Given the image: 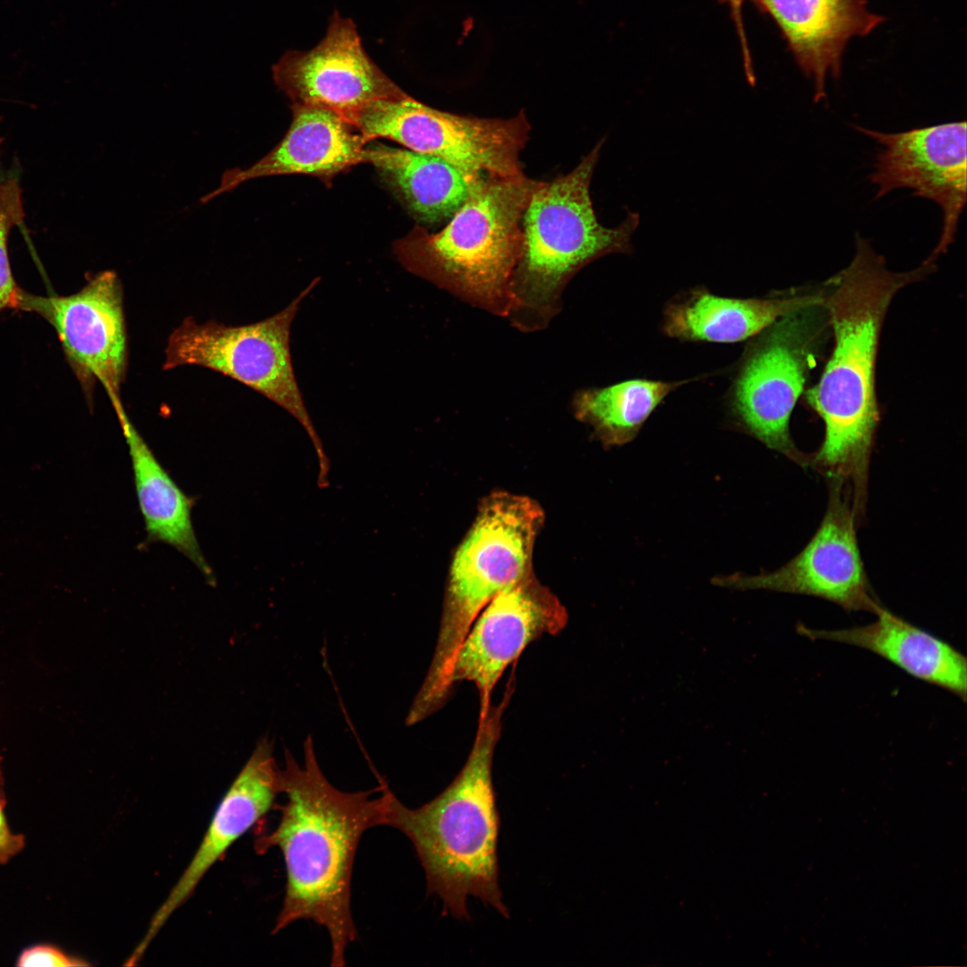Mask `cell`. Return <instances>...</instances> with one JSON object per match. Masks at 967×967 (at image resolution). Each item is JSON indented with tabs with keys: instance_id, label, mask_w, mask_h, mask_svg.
Here are the masks:
<instances>
[{
	"instance_id": "cell-4",
	"label": "cell",
	"mask_w": 967,
	"mask_h": 967,
	"mask_svg": "<svg viewBox=\"0 0 967 967\" xmlns=\"http://www.w3.org/2000/svg\"><path fill=\"white\" fill-rule=\"evenodd\" d=\"M537 180L477 176L439 232L415 226L393 244L409 272L495 315L514 306L512 278L523 248L522 218Z\"/></svg>"
},
{
	"instance_id": "cell-23",
	"label": "cell",
	"mask_w": 967,
	"mask_h": 967,
	"mask_svg": "<svg viewBox=\"0 0 967 967\" xmlns=\"http://www.w3.org/2000/svg\"><path fill=\"white\" fill-rule=\"evenodd\" d=\"M24 218L21 189L17 179L0 182V312L15 309L20 287L11 270L8 237L13 227Z\"/></svg>"
},
{
	"instance_id": "cell-20",
	"label": "cell",
	"mask_w": 967,
	"mask_h": 967,
	"mask_svg": "<svg viewBox=\"0 0 967 967\" xmlns=\"http://www.w3.org/2000/svg\"><path fill=\"white\" fill-rule=\"evenodd\" d=\"M132 461L136 494L150 541L162 542L189 559L209 580L213 572L193 526V502L162 466L124 407L116 411Z\"/></svg>"
},
{
	"instance_id": "cell-21",
	"label": "cell",
	"mask_w": 967,
	"mask_h": 967,
	"mask_svg": "<svg viewBox=\"0 0 967 967\" xmlns=\"http://www.w3.org/2000/svg\"><path fill=\"white\" fill-rule=\"evenodd\" d=\"M365 163L377 169L418 221L430 225L449 220L479 176L438 157L381 143L365 147Z\"/></svg>"
},
{
	"instance_id": "cell-8",
	"label": "cell",
	"mask_w": 967,
	"mask_h": 967,
	"mask_svg": "<svg viewBox=\"0 0 967 967\" xmlns=\"http://www.w3.org/2000/svg\"><path fill=\"white\" fill-rule=\"evenodd\" d=\"M318 282L319 278L312 280L282 311L254 323L227 326L184 319L168 338L163 369L205 367L244 384L287 410L310 437L320 466L318 484L325 487L329 462L304 405L290 352L291 324L302 301Z\"/></svg>"
},
{
	"instance_id": "cell-6",
	"label": "cell",
	"mask_w": 967,
	"mask_h": 967,
	"mask_svg": "<svg viewBox=\"0 0 967 967\" xmlns=\"http://www.w3.org/2000/svg\"><path fill=\"white\" fill-rule=\"evenodd\" d=\"M543 522V509L527 496L501 491L481 501L452 557L434 655L413 702L420 713H434L449 696L453 659L477 615L501 591L533 571Z\"/></svg>"
},
{
	"instance_id": "cell-1",
	"label": "cell",
	"mask_w": 967,
	"mask_h": 967,
	"mask_svg": "<svg viewBox=\"0 0 967 967\" xmlns=\"http://www.w3.org/2000/svg\"><path fill=\"white\" fill-rule=\"evenodd\" d=\"M924 261L904 272L887 269L869 240L857 235L851 263L824 284L823 306L834 347L818 381L806 391L825 424L824 440L809 466L851 491L854 509L865 511L868 471L879 409L876 364L882 326L895 295L933 272Z\"/></svg>"
},
{
	"instance_id": "cell-13",
	"label": "cell",
	"mask_w": 967,
	"mask_h": 967,
	"mask_svg": "<svg viewBox=\"0 0 967 967\" xmlns=\"http://www.w3.org/2000/svg\"><path fill=\"white\" fill-rule=\"evenodd\" d=\"M882 149L869 178L876 199L908 188L942 210L940 239L927 259L935 261L954 243L966 203V122H954L901 133H882L853 125Z\"/></svg>"
},
{
	"instance_id": "cell-9",
	"label": "cell",
	"mask_w": 967,
	"mask_h": 967,
	"mask_svg": "<svg viewBox=\"0 0 967 967\" xmlns=\"http://www.w3.org/2000/svg\"><path fill=\"white\" fill-rule=\"evenodd\" d=\"M347 120L369 141L385 138L442 158L464 173L523 175L519 160L531 126L524 111L510 118L460 116L426 106L407 94L374 100Z\"/></svg>"
},
{
	"instance_id": "cell-28",
	"label": "cell",
	"mask_w": 967,
	"mask_h": 967,
	"mask_svg": "<svg viewBox=\"0 0 967 967\" xmlns=\"http://www.w3.org/2000/svg\"><path fill=\"white\" fill-rule=\"evenodd\" d=\"M1 145H2V139L0 138V147H1Z\"/></svg>"
},
{
	"instance_id": "cell-12",
	"label": "cell",
	"mask_w": 967,
	"mask_h": 967,
	"mask_svg": "<svg viewBox=\"0 0 967 967\" xmlns=\"http://www.w3.org/2000/svg\"><path fill=\"white\" fill-rule=\"evenodd\" d=\"M568 621L566 608L535 576L525 575L495 595L477 615L453 659L449 686L475 684L479 717L488 711L491 696L506 668L533 641L556 635Z\"/></svg>"
},
{
	"instance_id": "cell-10",
	"label": "cell",
	"mask_w": 967,
	"mask_h": 967,
	"mask_svg": "<svg viewBox=\"0 0 967 967\" xmlns=\"http://www.w3.org/2000/svg\"><path fill=\"white\" fill-rule=\"evenodd\" d=\"M15 309L37 313L54 328L90 404L99 381L114 410L124 406L128 342L123 287L115 270L92 275L68 295H36L20 288Z\"/></svg>"
},
{
	"instance_id": "cell-19",
	"label": "cell",
	"mask_w": 967,
	"mask_h": 967,
	"mask_svg": "<svg viewBox=\"0 0 967 967\" xmlns=\"http://www.w3.org/2000/svg\"><path fill=\"white\" fill-rule=\"evenodd\" d=\"M875 614L877 620L865 626L826 630L800 624L797 631L810 639L834 641L871 651L912 677L966 701L967 661L962 653L883 606Z\"/></svg>"
},
{
	"instance_id": "cell-26",
	"label": "cell",
	"mask_w": 967,
	"mask_h": 967,
	"mask_svg": "<svg viewBox=\"0 0 967 967\" xmlns=\"http://www.w3.org/2000/svg\"><path fill=\"white\" fill-rule=\"evenodd\" d=\"M729 1L732 4V6L737 8V6L739 7L740 3L741 0H729Z\"/></svg>"
},
{
	"instance_id": "cell-17",
	"label": "cell",
	"mask_w": 967,
	"mask_h": 967,
	"mask_svg": "<svg viewBox=\"0 0 967 967\" xmlns=\"http://www.w3.org/2000/svg\"><path fill=\"white\" fill-rule=\"evenodd\" d=\"M823 300L824 287L735 298L697 287L666 303L661 329L665 336L681 342L736 343L750 339L793 312L822 304Z\"/></svg>"
},
{
	"instance_id": "cell-7",
	"label": "cell",
	"mask_w": 967,
	"mask_h": 967,
	"mask_svg": "<svg viewBox=\"0 0 967 967\" xmlns=\"http://www.w3.org/2000/svg\"><path fill=\"white\" fill-rule=\"evenodd\" d=\"M829 327L822 304L793 312L749 339L724 400L732 425L801 466L790 418Z\"/></svg>"
},
{
	"instance_id": "cell-25",
	"label": "cell",
	"mask_w": 967,
	"mask_h": 967,
	"mask_svg": "<svg viewBox=\"0 0 967 967\" xmlns=\"http://www.w3.org/2000/svg\"><path fill=\"white\" fill-rule=\"evenodd\" d=\"M6 799L0 780V864H6L18 855L25 846L22 834L13 832L4 813Z\"/></svg>"
},
{
	"instance_id": "cell-16",
	"label": "cell",
	"mask_w": 967,
	"mask_h": 967,
	"mask_svg": "<svg viewBox=\"0 0 967 967\" xmlns=\"http://www.w3.org/2000/svg\"><path fill=\"white\" fill-rule=\"evenodd\" d=\"M293 119L282 141L248 167L227 169L217 188L200 199L208 203L255 178L309 175L331 180L341 172L365 163L370 141L338 113L321 107L292 105Z\"/></svg>"
},
{
	"instance_id": "cell-15",
	"label": "cell",
	"mask_w": 967,
	"mask_h": 967,
	"mask_svg": "<svg viewBox=\"0 0 967 967\" xmlns=\"http://www.w3.org/2000/svg\"><path fill=\"white\" fill-rule=\"evenodd\" d=\"M279 767L268 739L259 741L250 758L218 804L188 866L153 914L145 935L127 962L137 964L170 916L193 893L206 872L244 834L274 806L279 790Z\"/></svg>"
},
{
	"instance_id": "cell-3",
	"label": "cell",
	"mask_w": 967,
	"mask_h": 967,
	"mask_svg": "<svg viewBox=\"0 0 967 967\" xmlns=\"http://www.w3.org/2000/svg\"><path fill=\"white\" fill-rule=\"evenodd\" d=\"M510 692L479 717L475 741L461 771L437 797L420 808L404 805L389 789L384 825L412 843L424 870L429 894L443 903V915L470 920L467 898L492 906L505 918L499 886L500 814L492 783V758Z\"/></svg>"
},
{
	"instance_id": "cell-24",
	"label": "cell",
	"mask_w": 967,
	"mask_h": 967,
	"mask_svg": "<svg viewBox=\"0 0 967 967\" xmlns=\"http://www.w3.org/2000/svg\"><path fill=\"white\" fill-rule=\"evenodd\" d=\"M20 967H74L89 963L52 944H36L23 949L16 959Z\"/></svg>"
},
{
	"instance_id": "cell-22",
	"label": "cell",
	"mask_w": 967,
	"mask_h": 967,
	"mask_svg": "<svg viewBox=\"0 0 967 967\" xmlns=\"http://www.w3.org/2000/svg\"><path fill=\"white\" fill-rule=\"evenodd\" d=\"M696 379L665 381L630 379L602 388L579 390L574 397L576 417L588 424L607 449L632 441L665 398Z\"/></svg>"
},
{
	"instance_id": "cell-5",
	"label": "cell",
	"mask_w": 967,
	"mask_h": 967,
	"mask_svg": "<svg viewBox=\"0 0 967 967\" xmlns=\"http://www.w3.org/2000/svg\"><path fill=\"white\" fill-rule=\"evenodd\" d=\"M606 137L569 174L538 181L522 218L523 248L512 278L513 317L523 329L543 327L556 314L568 282L592 261L630 254L639 215L629 211L615 227L599 223L590 184Z\"/></svg>"
},
{
	"instance_id": "cell-27",
	"label": "cell",
	"mask_w": 967,
	"mask_h": 967,
	"mask_svg": "<svg viewBox=\"0 0 967 967\" xmlns=\"http://www.w3.org/2000/svg\"><path fill=\"white\" fill-rule=\"evenodd\" d=\"M0 761H1V760H0ZM0 780H3V779H2V773H1V766H0Z\"/></svg>"
},
{
	"instance_id": "cell-14",
	"label": "cell",
	"mask_w": 967,
	"mask_h": 967,
	"mask_svg": "<svg viewBox=\"0 0 967 967\" xmlns=\"http://www.w3.org/2000/svg\"><path fill=\"white\" fill-rule=\"evenodd\" d=\"M272 77L293 105L325 107L346 119L374 100L406 94L367 56L352 20L338 12L323 39L310 51L286 52Z\"/></svg>"
},
{
	"instance_id": "cell-11",
	"label": "cell",
	"mask_w": 967,
	"mask_h": 967,
	"mask_svg": "<svg viewBox=\"0 0 967 967\" xmlns=\"http://www.w3.org/2000/svg\"><path fill=\"white\" fill-rule=\"evenodd\" d=\"M829 483L824 518L810 541L793 559L773 572L717 576L712 583L739 590L766 589L812 595L847 611L876 613L882 605L873 596L864 570L850 488L839 479H829Z\"/></svg>"
},
{
	"instance_id": "cell-2",
	"label": "cell",
	"mask_w": 967,
	"mask_h": 967,
	"mask_svg": "<svg viewBox=\"0 0 967 967\" xmlns=\"http://www.w3.org/2000/svg\"><path fill=\"white\" fill-rule=\"evenodd\" d=\"M346 792L322 773L308 737L301 766L286 749L279 790L286 802L271 831L257 837V853L278 848L286 869L281 910L272 934L299 920L323 927L330 938L332 967L346 965L347 947L357 937L351 911V881L356 850L368 829L384 825L389 786Z\"/></svg>"
},
{
	"instance_id": "cell-18",
	"label": "cell",
	"mask_w": 967,
	"mask_h": 967,
	"mask_svg": "<svg viewBox=\"0 0 967 967\" xmlns=\"http://www.w3.org/2000/svg\"><path fill=\"white\" fill-rule=\"evenodd\" d=\"M774 19L803 72L814 82V101L826 96V78L840 73L848 40L869 33L882 21L865 0H758Z\"/></svg>"
}]
</instances>
